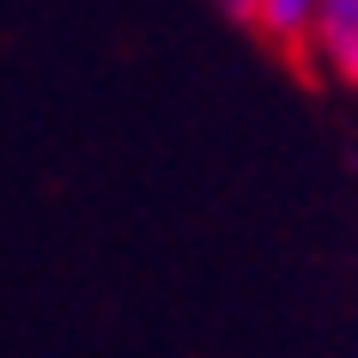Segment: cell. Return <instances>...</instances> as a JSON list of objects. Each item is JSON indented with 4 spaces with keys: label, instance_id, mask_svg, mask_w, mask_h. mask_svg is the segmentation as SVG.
Instances as JSON below:
<instances>
[{
    "label": "cell",
    "instance_id": "obj_1",
    "mask_svg": "<svg viewBox=\"0 0 358 358\" xmlns=\"http://www.w3.org/2000/svg\"><path fill=\"white\" fill-rule=\"evenodd\" d=\"M303 67L358 92V0H322L316 31L303 43Z\"/></svg>",
    "mask_w": 358,
    "mask_h": 358
},
{
    "label": "cell",
    "instance_id": "obj_2",
    "mask_svg": "<svg viewBox=\"0 0 358 358\" xmlns=\"http://www.w3.org/2000/svg\"><path fill=\"white\" fill-rule=\"evenodd\" d=\"M316 6L322 0H249V31H255L267 49L303 61V43L316 31Z\"/></svg>",
    "mask_w": 358,
    "mask_h": 358
},
{
    "label": "cell",
    "instance_id": "obj_3",
    "mask_svg": "<svg viewBox=\"0 0 358 358\" xmlns=\"http://www.w3.org/2000/svg\"><path fill=\"white\" fill-rule=\"evenodd\" d=\"M213 6H219V13H225V19H237V24H249V0H213Z\"/></svg>",
    "mask_w": 358,
    "mask_h": 358
}]
</instances>
